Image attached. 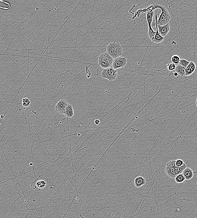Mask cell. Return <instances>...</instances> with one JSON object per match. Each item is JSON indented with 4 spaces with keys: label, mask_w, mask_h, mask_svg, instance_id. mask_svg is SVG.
I'll return each instance as SVG.
<instances>
[{
    "label": "cell",
    "mask_w": 197,
    "mask_h": 218,
    "mask_svg": "<svg viewBox=\"0 0 197 218\" xmlns=\"http://www.w3.org/2000/svg\"><path fill=\"white\" fill-rule=\"evenodd\" d=\"M185 164L184 162L181 159H178L175 160V165L178 167H181Z\"/></svg>",
    "instance_id": "7402d4cb"
},
{
    "label": "cell",
    "mask_w": 197,
    "mask_h": 218,
    "mask_svg": "<svg viewBox=\"0 0 197 218\" xmlns=\"http://www.w3.org/2000/svg\"><path fill=\"white\" fill-rule=\"evenodd\" d=\"M195 103H196V106H197V97Z\"/></svg>",
    "instance_id": "484cf974"
},
{
    "label": "cell",
    "mask_w": 197,
    "mask_h": 218,
    "mask_svg": "<svg viewBox=\"0 0 197 218\" xmlns=\"http://www.w3.org/2000/svg\"><path fill=\"white\" fill-rule=\"evenodd\" d=\"M157 28H158V33L162 37L165 38L167 36L170 31V24L168 23L167 25L164 26H158Z\"/></svg>",
    "instance_id": "30bf717a"
},
{
    "label": "cell",
    "mask_w": 197,
    "mask_h": 218,
    "mask_svg": "<svg viewBox=\"0 0 197 218\" xmlns=\"http://www.w3.org/2000/svg\"><path fill=\"white\" fill-rule=\"evenodd\" d=\"M154 6L155 9H159L161 11V14L157 19V25L162 26L169 23L171 16L167 9L165 6L158 4H156Z\"/></svg>",
    "instance_id": "6da1fadb"
},
{
    "label": "cell",
    "mask_w": 197,
    "mask_h": 218,
    "mask_svg": "<svg viewBox=\"0 0 197 218\" xmlns=\"http://www.w3.org/2000/svg\"><path fill=\"white\" fill-rule=\"evenodd\" d=\"M196 68V64L194 62L191 61L189 65L185 69V76H190L193 74L195 72Z\"/></svg>",
    "instance_id": "8fae6325"
},
{
    "label": "cell",
    "mask_w": 197,
    "mask_h": 218,
    "mask_svg": "<svg viewBox=\"0 0 197 218\" xmlns=\"http://www.w3.org/2000/svg\"><path fill=\"white\" fill-rule=\"evenodd\" d=\"M68 104L69 102L64 99L59 100L55 105L56 111L60 114H64Z\"/></svg>",
    "instance_id": "ba28073f"
},
{
    "label": "cell",
    "mask_w": 197,
    "mask_h": 218,
    "mask_svg": "<svg viewBox=\"0 0 197 218\" xmlns=\"http://www.w3.org/2000/svg\"><path fill=\"white\" fill-rule=\"evenodd\" d=\"M36 185L37 188H39V189H43L46 186L47 183L45 180L41 179L37 182Z\"/></svg>",
    "instance_id": "ac0fdd59"
},
{
    "label": "cell",
    "mask_w": 197,
    "mask_h": 218,
    "mask_svg": "<svg viewBox=\"0 0 197 218\" xmlns=\"http://www.w3.org/2000/svg\"><path fill=\"white\" fill-rule=\"evenodd\" d=\"M74 109L73 106L69 103L67 105L64 115L66 117L71 118L74 116Z\"/></svg>",
    "instance_id": "5bb4252c"
},
{
    "label": "cell",
    "mask_w": 197,
    "mask_h": 218,
    "mask_svg": "<svg viewBox=\"0 0 197 218\" xmlns=\"http://www.w3.org/2000/svg\"><path fill=\"white\" fill-rule=\"evenodd\" d=\"M190 63V62L186 60L185 59H181L179 65L186 69Z\"/></svg>",
    "instance_id": "ffe728a7"
},
{
    "label": "cell",
    "mask_w": 197,
    "mask_h": 218,
    "mask_svg": "<svg viewBox=\"0 0 197 218\" xmlns=\"http://www.w3.org/2000/svg\"><path fill=\"white\" fill-rule=\"evenodd\" d=\"M180 167V172H181L182 173V172H183L184 171V170L187 167L186 165V164L185 163L183 165H182L181 166V167Z\"/></svg>",
    "instance_id": "603a6c76"
},
{
    "label": "cell",
    "mask_w": 197,
    "mask_h": 218,
    "mask_svg": "<svg viewBox=\"0 0 197 218\" xmlns=\"http://www.w3.org/2000/svg\"><path fill=\"white\" fill-rule=\"evenodd\" d=\"M107 53L113 58L121 57L123 53L122 46L119 43H110L107 47Z\"/></svg>",
    "instance_id": "7a4b0ae2"
},
{
    "label": "cell",
    "mask_w": 197,
    "mask_h": 218,
    "mask_svg": "<svg viewBox=\"0 0 197 218\" xmlns=\"http://www.w3.org/2000/svg\"><path fill=\"white\" fill-rule=\"evenodd\" d=\"M175 160L168 162L166 165L165 171L169 178H175L177 176L175 170Z\"/></svg>",
    "instance_id": "8992f818"
},
{
    "label": "cell",
    "mask_w": 197,
    "mask_h": 218,
    "mask_svg": "<svg viewBox=\"0 0 197 218\" xmlns=\"http://www.w3.org/2000/svg\"><path fill=\"white\" fill-rule=\"evenodd\" d=\"M113 58L107 53L101 54L98 58L99 65L102 68L105 69L110 68L113 65Z\"/></svg>",
    "instance_id": "3957f363"
},
{
    "label": "cell",
    "mask_w": 197,
    "mask_h": 218,
    "mask_svg": "<svg viewBox=\"0 0 197 218\" xmlns=\"http://www.w3.org/2000/svg\"><path fill=\"white\" fill-rule=\"evenodd\" d=\"M22 104L24 107H27L30 106L31 101L29 98H24L22 100Z\"/></svg>",
    "instance_id": "d6986e66"
},
{
    "label": "cell",
    "mask_w": 197,
    "mask_h": 218,
    "mask_svg": "<svg viewBox=\"0 0 197 218\" xmlns=\"http://www.w3.org/2000/svg\"><path fill=\"white\" fill-rule=\"evenodd\" d=\"M173 75L174 76V77H178V75H179V74H178V73H177L176 72L174 73Z\"/></svg>",
    "instance_id": "d4e9b609"
},
{
    "label": "cell",
    "mask_w": 197,
    "mask_h": 218,
    "mask_svg": "<svg viewBox=\"0 0 197 218\" xmlns=\"http://www.w3.org/2000/svg\"><path fill=\"white\" fill-rule=\"evenodd\" d=\"M94 123H95V125H98L100 123V121L99 119H96L94 121Z\"/></svg>",
    "instance_id": "cb8c5ba5"
},
{
    "label": "cell",
    "mask_w": 197,
    "mask_h": 218,
    "mask_svg": "<svg viewBox=\"0 0 197 218\" xmlns=\"http://www.w3.org/2000/svg\"><path fill=\"white\" fill-rule=\"evenodd\" d=\"M175 72L181 77H184L185 74V68L181 66L180 65L176 66Z\"/></svg>",
    "instance_id": "9a60e30c"
},
{
    "label": "cell",
    "mask_w": 197,
    "mask_h": 218,
    "mask_svg": "<svg viewBox=\"0 0 197 218\" xmlns=\"http://www.w3.org/2000/svg\"><path fill=\"white\" fill-rule=\"evenodd\" d=\"M185 179L187 180H190L194 175V172L192 169L189 167H187L182 173Z\"/></svg>",
    "instance_id": "4fadbf2b"
},
{
    "label": "cell",
    "mask_w": 197,
    "mask_h": 218,
    "mask_svg": "<svg viewBox=\"0 0 197 218\" xmlns=\"http://www.w3.org/2000/svg\"><path fill=\"white\" fill-rule=\"evenodd\" d=\"M152 5V7H151V9L146 12V20H147L148 27V35L151 39L152 38L155 36V34L156 33V31H155L153 30L151 26L153 19V16L155 14V9L154 5Z\"/></svg>",
    "instance_id": "277c9868"
},
{
    "label": "cell",
    "mask_w": 197,
    "mask_h": 218,
    "mask_svg": "<svg viewBox=\"0 0 197 218\" xmlns=\"http://www.w3.org/2000/svg\"><path fill=\"white\" fill-rule=\"evenodd\" d=\"M101 77L103 79H107L110 81L116 80L117 77V70L113 67L103 69L101 73Z\"/></svg>",
    "instance_id": "5b68a950"
},
{
    "label": "cell",
    "mask_w": 197,
    "mask_h": 218,
    "mask_svg": "<svg viewBox=\"0 0 197 218\" xmlns=\"http://www.w3.org/2000/svg\"><path fill=\"white\" fill-rule=\"evenodd\" d=\"M167 66L169 71H172L175 70L176 65L172 63H168L167 65Z\"/></svg>",
    "instance_id": "44dd1931"
},
{
    "label": "cell",
    "mask_w": 197,
    "mask_h": 218,
    "mask_svg": "<svg viewBox=\"0 0 197 218\" xmlns=\"http://www.w3.org/2000/svg\"><path fill=\"white\" fill-rule=\"evenodd\" d=\"M29 165H31V166H32V165H33V164H32V163H31V164H30H30H29Z\"/></svg>",
    "instance_id": "4316f807"
},
{
    "label": "cell",
    "mask_w": 197,
    "mask_h": 218,
    "mask_svg": "<svg viewBox=\"0 0 197 218\" xmlns=\"http://www.w3.org/2000/svg\"><path fill=\"white\" fill-rule=\"evenodd\" d=\"M155 22H156V33L155 34V36L152 38L151 40L153 43H155L156 44H159L162 42L164 40L165 38L162 37L158 33V28H157V15H155Z\"/></svg>",
    "instance_id": "9c48e42d"
},
{
    "label": "cell",
    "mask_w": 197,
    "mask_h": 218,
    "mask_svg": "<svg viewBox=\"0 0 197 218\" xmlns=\"http://www.w3.org/2000/svg\"><path fill=\"white\" fill-rule=\"evenodd\" d=\"M127 63V59L126 57H118L113 59V68L115 70L121 69L125 67Z\"/></svg>",
    "instance_id": "52a82bcc"
},
{
    "label": "cell",
    "mask_w": 197,
    "mask_h": 218,
    "mask_svg": "<svg viewBox=\"0 0 197 218\" xmlns=\"http://www.w3.org/2000/svg\"><path fill=\"white\" fill-rule=\"evenodd\" d=\"M175 179L176 182L178 183H182L185 180L184 176L182 173L177 175L175 178Z\"/></svg>",
    "instance_id": "e0dca14e"
},
{
    "label": "cell",
    "mask_w": 197,
    "mask_h": 218,
    "mask_svg": "<svg viewBox=\"0 0 197 218\" xmlns=\"http://www.w3.org/2000/svg\"><path fill=\"white\" fill-rule=\"evenodd\" d=\"M146 179L142 176L136 177L134 179V184L137 188H141L146 184Z\"/></svg>",
    "instance_id": "7c38bea8"
},
{
    "label": "cell",
    "mask_w": 197,
    "mask_h": 218,
    "mask_svg": "<svg viewBox=\"0 0 197 218\" xmlns=\"http://www.w3.org/2000/svg\"><path fill=\"white\" fill-rule=\"evenodd\" d=\"M181 59L180 56H178V55H173L171 58L172 63L174 64L176 66L178 65L179 64Z\"/></svg>",
    "instance_id": "2e32d148"
}]
</instances>
